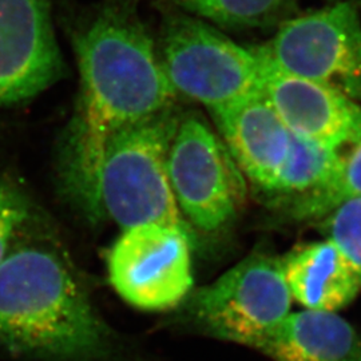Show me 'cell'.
<instances>
[{
  "mask_svg": "<svg viewBox=\"0 0 361 361\" xmlns=\"http://www.w3.org/2000/svg\"><path fill=\"white\" fill-rule=\"evenodd\" d=\"M80 90L62 147L66 188L90 216L98 213L99 173L118 133L170 109L176 91L154 43L131 11L109 7L75 40Z\"/></svg>",
  "mask_w": 361,
  "mask_h": 361,
  "instance_id": "6da1fadb",
  "label": "cell"
},
{
  "mask_svg": "<svg viewBox=\"0 0 361 361\" xmlns=\"http://www.w3.org/2000/svg\"><path fill=\"white\" fill-rule=\"evenodd\" d=\"M107 328L63 258L15 244L0 262V345L13 353L87 361L107 347Z\"/></svg>",
  "mask_w": 361,
  "mask_h": 361,
  "instance_id": "7a4b0ae2",
  "label": "cell"
},
{
  "mask_svg": "<svg viewBox=\"0 0 361 361\" xmlns=\"http://www.w3.org/2000/svg\"><path fill=\"white\" fill-rule=\"evenodd\" d=\"M180 116L166 109L118 133L104 152L98 217L123 231L155 224L190 233L169 180L168 155Z\"/></svg>",
  "mask_w": 361,
  "mask_h": 361,
  "instance_id": "3957f363",
  "label": "cell"
},
{
  "mask_svg": "<svg viewBox=\"0 0 361 361\" xmlns=\"http://www.w3.org/2000/svg\"><path fill=\"white\" fill-rule=\"evenodd\" d=\"M159 61L176 94L210 111L262 94L264 65L257 50L237 44L198 19L169 20Z\"/></svg>",
  "mask_w": 361,
  "mask_h": 361,
  "instance_id": "277c9868",
  "label": "cell"
},
{
  "mask_svg": "<svg viewBox=\"0 0 361 361\" xmlns=\"http://www.w3.org/2000/svg\"><path fill=\"white\" fill-rule=\"evenodd\" d=\"M280 257L253 253L194 292L189 312L207 334L257 349L290 313Z\"/></svg>",
  "mask_w": 361,
  "mask_h": 361,
  "instance_id": "5b68a950",
  "label": "cell"
},
{
  "mask_svg": "<svg viewBox=\"0 0 361 361\" xmlns=\"http://www.w3.org/2000/svg\"><path fill=\"white\" fill-rule=\"evenodd\" d=\"M168 171L180 214L202 232L225 228L245 202V176L226 145L195 113L180 116Z\"/></svg>",
  "mask_w": 361,
  "mask_h": 361,
  "instance_id": "8992f818",
  "label": "cell"
},
{
  "mask_svg": "<svg viewBox=\"0 0 361 361\" xmlns=\"http://www.w3.org/2000/svg\"><path fill=\"white\" fill-rule=\"evenodd\" d=\"M271 65L361 102V20L355 3L336 1L285 22L257 47Z\"/></svg>",
  "mask_w": 361,
  "mask_h": 361,
  "instance_id": "52a82bcc",
  "label": "cell"
},
{
  "mask_svg": "<svg viewBox=\"0 0 361 361\" xmlns=\"http://www.w3.org/2000/svg\"><path fill=\"white\" fill-rule=\"evenodd\" d=\"M192 235L155 224L123 231L109 255V279L134 308L177 307L193 288Z\"/></svg>",
  "mask_w": 361,
  "mask_h": 361,
  "instance_id": "ba28073f",
  "label": "cell"
},
{
  "mask_svg": "<svg viewBox=\"0 0 361 361\" xmlns=\"http://www.w3.org/2000/svg\"><path fill=\"white\" fill-rule=\"evenodd\" d=\"M62 74L50 0H0V106L34 98Z\"/></svg>",
  "mask_w": 361,
  "mask_h": 361,
  "instance_id": "9c48e42d",
  "label": "cell"
},
{
  "mask_svg": "<svg viewBox=\"0 0 361 361\" xmlns=\"http://www.w3.org/2000/svg\"><path fill=\"white\" fill-rule=\"evenodd\" d=\"M256 50L264 65L262 95L293 135L336 149L360 128V104L285 73Z\"/></svg>",
  "mask_w": 361,
  "mask_h": 361,
  "instance_id": "30bf717a",
  "label": "cell"
},
{
  "mask_svg": "<svg viewBox=\"0 0 361 361\" xmlns=\"http://www.w3.org/2000/svg\"><path fill=\"white\" fill-rule=\"evenodd\" d=\"M221 140L246 180L264 194L279 178L292 134L262 94L212 110Z\"/></svg>",
  "mask_w": 361,
  "mask_h": 361,
  "instance_id": "8fae6325",
  "label": "cell"
},
{
  "mask_svg": "<svg viewBox=\"0 0 361 361\" xmlns=\"http://www.w3.org/2000/svg\"><path fill=\"white\" fill-rule=\"evenodd\" d=\"M280 265L290 296L305 310L337 313L360 293L359 277L326 238L296 246Z\"/></svg>",
  "mask_w": 361,
  "mask_h": 361,
  "instance_id": "7c38bea8",
  "label": "cell"
},
{
  "mask_svg": "<svg viewBox=\"0 0 361 361\" xmlns=\"http://www.w3.org/2000/svg\"><path fill=\"white\" fill-rule=\"evenodd\" d=\"M274 361H361V338L332 312H290L257 347Z\"/></svg>",
  "mask_w": 361,
  "mask_h": 361,
  "instance_id": "4fadbf2b",
  "label": "cell"
},
{
  "mask_svg": "<svg viewBox=\"0 0 361 361\" xmlns=\"http://www.w3.org/2000/svg\"><path fill=\"white\" fill-rule=\"evenodd\" d=\"M336 165L334 149L292 134L289 154L274 186L267 193L268 201L288 210L324 188L332 178Z\"/></svg>",
  "mask_w": 361,
  "mask_h": 361,
  "instance_id": "5bb4252c",
  "label": "cell"
},
{
  "mask_svg": "<svg viewBox=\"0 0 361 361\" xmlns=\"http://www.w3.org/2000/svg\"><path fill=\"white\" fill-rule=\"evenodd\" d=\"M335 150L337 165L329 182L319 192L285 210L296 221H322L334 209L361 198V126Z\"/></svg>",
  "mask_w": 361,
  "mask_h": 361,
  "instance_id": "9a60e30c",
  "label": "cell"
},
{
  "mask_svg": "<svg viewBox=\"0 0 361 361\" xmlns=\"http://www.w3.org/2000/svg\"><path fill=\"white\" fill-rule=\"evenodd\" d=\"M204 18L225 26L256 27L271 23L290 0H180Z\"/></svg>",
  "mask_w": 361,
  "mask_h": 361,
  "instance_id": "2e32d148",
  "label": "cell"
},
{
  "mask_svg": "<svg viewBox=\"0 0 361 361\" xmlns=\"http://www.w3.org/2000/svg\"><path fill=\"white\" fill-rule=\"evenodd\" d=\"M322 226L325 238L335 244L361 284V198L338 205L322 219Z\"/></svg>",
  "mask_w": 361,
  "mask_h": 361,
  "instance_id": "e0dca14e",
  "label": "cell"
},
{
  "mask_svg": "<svg viewBox=\"0 0 361 361\" xmlns=\"http://www.w3.org/2000/svg\"><path fill=\"white\" fill-rule=\"evenodd\" d=\"M31 219L30 201L19 188L0 177V262Z\"/></svg>",
  "mask_w": 361,
  "mask_h": 361,
  "instance_id": "ac0fdd59",
  "label": "cell"
},
{
  "mask_svg": "<svg viewBox=\"0 0 361 361\" xmlns=\"http://www.w3.org/2000/svg\"><path fill=\"white\" fill-rule=\"evenodd\" d=\"M331 1H334V3H336V1H350V3H355L356 0H331Z\"/></svg>",
  "mask_w": 361,
  "mask_h": 361,
  "instance_id": "d6986e66",
  "label": "cell"
}]
</instances>
